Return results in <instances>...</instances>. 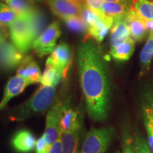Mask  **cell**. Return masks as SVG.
Here are the masks:
<instances>
[{"instance_id": "cell-28", "label": "cell", "mask_w": 153, "mask_h": 153, "mask_svg": "<svg viewBox=\"0 0 153 153\" xmlns=\"http://www.w3.org/2000/svg\"><path fill=\"white\" fill-rule=\"evenodd\" d=\"M51 147L48 144L44 135L40 137L36 142V153H49Z\"/></svg>"}, {"instance_id": "cell-3", "label": "cell", "mask_w": 153, "mask_h": 153, "mask_svg": "<svg viewBox=\"0 0 153 153\" xmlns=\"http://www.w3.org/2000/svg\"><path fill=\"white\" fill-rule=\"evenodd\" d=\"M29 15L17 16L16 19L9 26L11 41L23 54L28 53L32 48L36 40L30 25Z\"/></svg>"}, {"instance_id": "cell-27", "label": "cell", "mask_w": 153, "mask_h": 153, "mask_svg": "<svg viewBox=\"0 0 153 153\" xmlns=\"http://www.w3.org/2000/svg\"><path fill=\"white\" fill-rule=\"evenodd\" d=\"M65 22L68 28L71 30L79 33H87V26L81 16H74L67 19L65 20Z\"/></svg>"}, {"instance_id": "cell-12", "label": "cell", "mask_w": 153, "mask_h": 153, "mask_svg": "<svg viewBox=\"0 0 153 153\" xmlns=\"http://www.w3.org/2000/svg\"><path fill=\"white\" fill-rule=\"evenodd\" d=\"M17 74L24 77L28 85L41 82L42 76L37 63L29 55L24 57L17 70Z\"/></svg>"}, {"instance_id": "cell-2", "label": "cell", "mask_w": 153, "mask_h": 153, "mask_svg": "<svg viewBox=\"0 0 153 153\" xmlns=\"http://www.w3.org/2000/svg\"><path fill=\"white\" fill-rule=\"evenodd\" d=\"M55 91V87L42 85L27 101L17 108L11 118L21 121L34 115L43 114L53 105Z\"/></svg>"}, {"instance_id": "cell-26", "label": "cell", "mask_w": 153, "mask_h": 153, "mask_svg": "<svg viewBox=\"0 0 153 153\" xmlns=\"http://www.w3.org/2000/svg\"><path fill=\"white\" fill-rule=\"evenodd\" d=\"M17 15L8 5L0 2V23L4 26H9L16 19Z\"/></svg>"}, {"instance_id": "cell-29", "label": "cell", "mask_w": 153, "mask_h": 153, "mask_svg": "<svg viewBox=\"0 0 153 153\" xmlns=\"http://www.w3.org/2000/svg\"><path fill=\"white\" fill-rule=\"evenodd\" d=\"M118 153H120L118 152ZM123 153H135L133 146V139L131 135H127L123 140Z\"/></svg>"}, {"instance_id": "cell-14", "label": "cell", "mask_w": 153, "mask_h": 153, "mask_svg": "<svg viewBox=\"0 0 153 153\" xmlns=\"http://www.w3.org/2000/svg\"><path fill=\"white\" fill-rule=\"evenodd\" d=\"M36 139L28 130H20L16 132L11 140V145L16 152L30 153L36 148Z\"/></svg>"}, {"instance_id": "cell-23", "label": "cell", "mask_w": 153, "mask_h": 153, "mask_svg": "<svg viewBox=\"0 0 153 153\" xmlns=\"http://www.w3.org/2000/svg\"><path fill=\"white\" fill-rule=\"evenodd\" d=\"M17 16L29 15L33 12L35 7L26 0H3Z\"/></svg>"}, {"instance_id": "cell-32", "label": "cell", "mask_w": 153, "mask_h": 153, "mask_svg": "<svg viewBox=\"0 0 153 153\" xmlns=\"http://www.w3.org/2000/svg\"><path fill=\"white\" fill-rule=\"evenodd\" d=\"M103 1H108V2H123L128 4L131 5L132 0H102Z\"/></svg>"}, {"instance_id": "cell-11", "label": "cell", "mask_w": 153, "mask_h": 153, "mask_svg": "<svg viewBox=\"0 0 153 153\" xmlns=\"http://www.w3.org/2000/svg\"><path fill=\"white\" fill-rule=\"evenodd\" d=\"M125 20L128 26L130 37L135 41H142L146 36L148 30L145 19L140 16L136 11L131 7L125 16Z\"/></svg>"}, {"instance_id": "cell-1", "label": "cell", "mask_w": 153, "mask_h": 153, "mask_svg": "<svg viewBox=\"0 0 153 153\" xmlns=\"http://www.w3.org/2000/svg\"><path fill=\"white\" fill-rule=\"evenodd\" d=\"M79 81L86 108L91 119L104 121L110 110L111 85L108 69L100 50L89 39L79 46Z\"/></svg>"}, {"instance_id": "cell-16", "label": "cell", "mask_w": 153, "mask_h": 153, "mask_svg": "<svg viewBox=\"0 0 153 153\" xmlns=\"http://www.w3.org/2000/svg\"><path fill=\"white\" fill-rule=\"evenodd\" d=\"M131 5L123 2H108L103 1L101 7V14L104 16L108 17L115 20L124 18L130 9Z\"/></svg>"}, {"instance_id": "cell-13", "label": "cell", "mask_w": 153, "mask_h": 153, "mask_svg": "<svg viewBox=\"0 0 153 153\" xmlns=\"http://www.w3.org/2000/svg\"><path fill=\"white\" fill-rule=\"evenodd\" d=\"M28 85V82L22 76L16 74L11 77L6 85L3 98L0 102V111L4 108L11 99L22 93Z\"/></svg>"}, {"instance_id": "cell-19", "label": "cell", "mask_w": 153, "mask_h": 153, "mask_svg": "<svg viewBox=\"0 0 153 153\" xmlns=\"http://www.w3.org/2000/svg\"><path fill=\"white\" fill-rule=\"evenodd\" d=\"M64 75V71L61 70L50 61L46 60L45 68L42 74L41 83L42 85L56 86L60 83Z\"/></svg>"}, {"instance_id": "cell-18", "label": "cell", "mask_w": 153, "mask_h": 153, "mask_svg": "<svg viewBox=\"0 0 153 153\" xmlns=\"http://www.w3.org/2000/svg\"><path fill=\"white\" fill-rule=\"evenodd\" d=\"M82 123L71 131L61 133L62 153H76Z\"/></svg>"}, {"instance_id": "cell-21", "label": "cell", "mask_w": 153, "mask_h": 153, "mask_svg": "<svg viewBox=\"0 0 153 153\" xmlns=\"http://www.w3.org/2000/svg\"><path fill=\"white\" fill-rule=\"evenodd\" d=\"M153 58V31H150L142 52L140 55V76L145 75L149 71Z\"/></svg>"}, {"instance_id": "cell-25", "label": "cell", "mask_w": 153, "mask_h": 153, "mask_svg": "<svg viewBox=\"0 0 153 153\" xmlns=\"http://www.w3.org/2000/svg\"><path fill=\"white\" fill-rule=\"evenodd\" d=\"M133 146L135 153H152L148 141L140 133L138 130H135Z\"/></svg>"}, {"instance_id": "cell-6", "label": "cell", "mask_w": 153, "mask_h": 153, "mask_svg": "<svg viewBox=\"0 0 153 153\" xmlns=\"http://www.w3.org/2000/svg\"><path fill=\"white\" fill-rule=\"evenodd\" d=\"M61 33L57 22H53L33 42L32 48L39 56H44L53 52Z\"/></svg>"}, {"instance_id": "cell-15", "label": "cell", "mask_w": 153, "mask_h": 153, "mask_svg": "<svg viewBox=\"0 0 153 153\" xmlns=\"http://www.w3.org/2000/svg\"><path fill=\"white\" fill-rule=\"evenodd\" d=\"M71 59V51L68 44L60 43L51 53V56L48 57V60L57 68L65 72Z\"/></svg>"}, {"instance_id": "cell-20", "label": "cell", "mask_w": 153, "mask_h": 153, "mask_svg": "<svg viewBox=\"0 0 153 153\" xmlns=\"http://www.w3.org/2000/svg\"><path fill=\"white\" fill-rule=\"evenodd\" d=\"M135 41L130 37L123 43L111 47L110 54L114 60L117 61L128 60L133 55L135 50Z\"/></svg>"}, {"instance_id": "cell-17", "label": "cell", "mask_w": 153, "mask_h": 153, "mask_svg": "<svg viewBox=\"0 0 153 153\" xmlns=\"http://www.w3.org/2000/svg\"><path fill=\"white\" fill-rule=\"evenodd\" d=\"M128 38H130V32L125 17L115 20L111 28V46H116L126 41Z\"/></svg>"}, {"instance_id": "cell-8", "label": "cell", "mask_w": 153, "mask_h": 153, "mask_svg": "<svg viewBox=\"0 0 153 153\" xmlns=\"http://www.w3.org/2000/svg\"><path fill=\"white\" fill-rule=\"evenodd\" d=\"M24 54L21 53L14 43L5 41L0 43V65L6 70H12L21 64Z\"/></svg>"}, {"instance_id": "cell-33", "label": "cell", "mask_w": 153, "mask_h": 153, "mask_svg": "<svg viewBox=\"0 0 153 153\" xmlns=\"http://www.w3.org/2000/svg\"><path fill=\"white\" fill-rule=\"evenodd\" d=\"M145 24H146L147 28L150 31H153V20L151 21H145Z\"/></svg>"}, {"instance_id": "cell-9", "label": "cell", "mask_w": 153, "mask_h": 153, "mask_svg": "<svg viewBox=\"0 0 153 153\" xmlns=\"http://www.w3.org/2000/svg\"><path fill=\"white\" fill-rule=\"evenodd\" d=\"M53 13L62 20L81 16L82 4L73 0H48Z\"/></svg>"}, {"instance_id": "cell-10", "label": "cell", "mask_w": 153, "mask_h": 153, "mask_svg": "<svg viewBox=\"0 0 153 153\" xmlns=\"http://www.w3.org/2000/svg\"><path fill=\"white\" fill-rule=\"evenodd\" d=\"M81 123H82V114L70 106V99H65L61 112L60 134L71 131Z\"/></svg>"}, {"instance_id": "cell-24", "label": "cell", "mask_w": 153, "mask_h": 153, "mask_svg": "<svg viewBox=\"0 0 153 153\" xmlns=\"http://www.w3.org/2000/svg\"><path fill=\"white\" fill-rule=\"evenodd\" d=\"M29 19L30 25L33 28L34 36L36 39L44 31L43 30L46 24V21L43 13L36 8L33 12L29 15Z\"/></svg>"}, {"instance_id": "cell-31", "label": "cell", "mask_w": 153, "mask_h": 153, "mask_svg": "<svg viewBox=\"0 0 153 153\" xmlns=\"http://www.w3.org/2000/svg\"><path fill=\"white\" fill-rule=\"evenodd\" d=\"M4 26H4V25L0 23V43L7 41V33Z\"/></svg>"}, {"instance_id": "cell-7", "label": "cell", "mask_w": 153, "mask_h": 153, "mask_svg": "<svg viewBox=\"0 0 153 153\" xmlns=\"http://www.w3.org/2000/svg\"><path fill=\"white\" fill-rule=\"evenodd\" d=\"M140 114L143 124L148 134V143L153 153V90L145 87L141 94Z\"/></svg>"}, {"instance_id": "cell-35", "label": "cell", "mask_w": 153, "mask_h": 153, "mask_svg": "<svg viewBox=\"0 0 153 153\" xmlns=\"http://www.w3.org/2000/svg\"><path fill=\"white\" fill-rule=\"evenodd\" d=\"M30 1H40V0H30Z\"/></svg>"}, {"instance_id": "cell-5", "label": "cell", "mask_w": 153, "mask_h": 153, "mask_svg": "<svg viewBox=\"0 0 153 153\" xmlns=\"http://www.w3.org/2000/svg\"><path fill=\"white\" fill-rule=\"evenodd\" d=\"M64 101L59 97L51 106L46 117V123L44 133L45 140L50 146H52L60 136V117Z\"/></svg>"}, {"instance_id": "cell-30", "label": "cell", "mask_w": 153, "mask_h": 153, "mask_svg": "<svg viewBox=\"0 0 153 153\" xmlns=\"http://www.w3.org/2000/svg\"><path fill=\"white\" fill-rule=\"evenodd\" d=\"M49 153H62V142H61V135L57 141L51 146Z\"/></svg>"}, {"instance_id": "cell-4", "label": "cell", "mask_w": 153, "mask_h": 153, "mask_svg": "<svg viewBox=\"0 0 153 153\" xmlns=\"http://www.w3.org/2000/svg\"><path fill=\"white\" fill-rule=\"evenodd\" d=\"M112 127L93 128L86 135L79 153H105L114 137Z\"/></svg>"}, {"instance_id": "cell-22", "label": "cell", "mask_w": 153, "mask_h": 153, "mask_svg": "<svg viewBox=\"0 0 153 153\" xmlns=\"http://www.w3.org/2000/svg\"><path fill=\"white\" fill-rule=\"evenodd\" d=\"M131 7L145 21L153 20V2L150 0H132Z\"/></svg>"}, {"instance_id": "cell-34", "label": "cell", "mask_w": 153, "mask_h": 153, "mask_svg": "<svg viewBox=\"0 0 153 153\" xmlns=\"http://www.w3.org/2000/svg\"><path fill=\"white\" fill-rule=\"evenodd\" d=\"M73 1H76V2H77L79 4H82L86 3V0H73Z\"/></svg>"}]
</instances>
